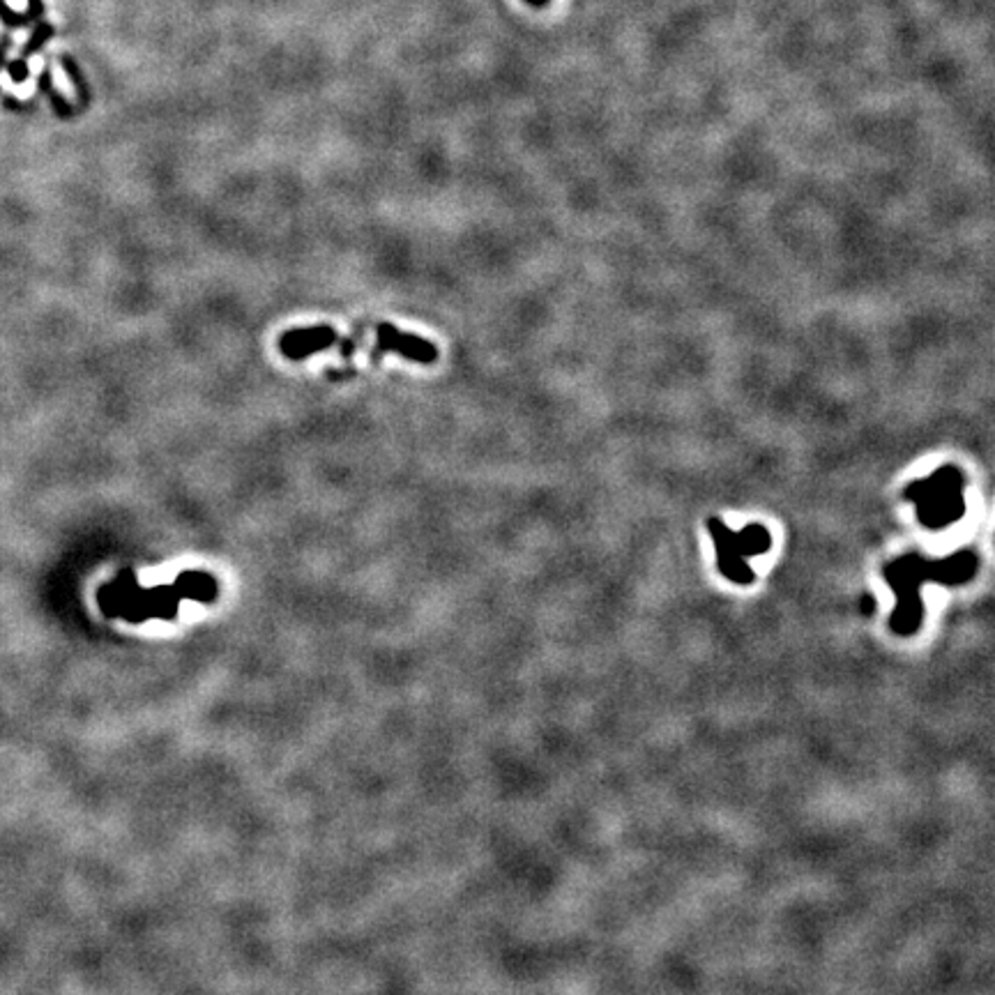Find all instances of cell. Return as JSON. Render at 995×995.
Instances as JSON below:
<instances>
[{
  "label": "cell",
  "mask_w": 995,
  "mask_h": 995,
  "mask_svg": "<svg viewBox=\"0 0 995 995\" xmlns=\"http://www.w3.org/2000/svg\"><path fill=\"white\" fill-rule=\"evenodd\" d=\"M525 3H528V5H533V7H544L549 0H525Z\"/></svg>",
  "instance_id": "obj_3"
},
{
  "label": "cell",
  "mask_w": 995,
  "mask_h": 995,
  "mask_svg": "<svg viewBox=\"0 0 995 995\" xmlns=\"http://www.w3.org/2000/svg\"><path fill=\"white\" fill-rule=\"evenodd\" d=\"M337 341V334L332 328H309V330H293L284 334L279 346L282 353L291 359H302L312 353L328 349Z\"/></svg>",
  "instance_id": "obj_2"
},
{
  "label": "cell",
  "mask_w": 995,
  "mask_h": 995,
  "mask_svg": "<svg viewBox=\"0 0 995 995\" xmlns=\"http://www.w3.org/2000/svg\"><path fill=\"white\" fill-rule=\"evenodd\" d=\"M378 353H399L408 359H415V362H433L436 359V349L433 344L424 341L420 337H413V334L399 332L392 325H380L378 328V346H376Z\"/></svg>",
  "instance_id": "obj_1"
}]
</instances>
